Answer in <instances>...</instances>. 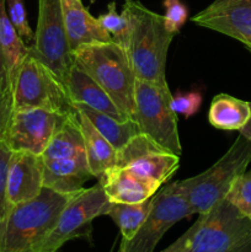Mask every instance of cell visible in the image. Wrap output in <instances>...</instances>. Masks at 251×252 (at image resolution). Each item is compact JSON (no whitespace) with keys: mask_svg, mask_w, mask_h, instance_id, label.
Here are the masks:
<instances>
[{"mask_svg":"<svg viewBox=\"0 0 251 252\" xmlns=\"http://www.w3.org/2000/svg\"><path fill=\"white\" fill-rule=\"evenodd\" d=\"M123 9L130 21L126 52L138 80L167 85L166 58L175 34L164 25V17L138 0H126Z\"/></svg>","mask_w":251,"mask_h":252,"instance_id":"cell-1","label":"cell"},{"mask_svg":"<svg viewBox=\"0 0 251 252\" xmlns=\"http://www.w3.org/2000/svg\"><path fill=\"white\" fill-rule=\"evenodd\" d=\"M73 194L43 187L36 198L12 206L2 234L0 252H39Z\"/></svg>","mask_w":251,"mask_h":252,"instance_id":"cell-2","label":"cell"},{"mask_svg":"<svg viewBox=\"0 0 251 252\" xmlns=\"http://www.w3.org/2000/svg\"><path fill=\"white\" fill-rule=\"evenodd\" d=\"M74 64L89 74L113 102L134 120L135 81L128 54L116 42H98L73 51Z\"/></svg>","mask_w":251,"mask_h":252,"instance_id":"cell-3","label":"cell"},{"mask_svg":"<svg viewBox=\"0 0 251 252\" xmlns=\"http://www.w3.org/2000/svg\"><path fill=\"white\" fill-rule=\"evenodd\" d=\"M251 162V142L239 135L228 152L202 174L182 180L194 214H206L228 194L234 181Z\"/></svg>","mask_w":251,"mask_h":252,"instance_id":"cell-4","label":"cell"},{"mask_svg":"<svg viewBox=\"0 0 251 252\" xmlns=\"http://www.w3.org/2000/svg\"><path fill=\"white\" fill-rule=\"evenodd\" d=\"M11 89L14 111L29 108L61 113L75 111L65 84L30 51L12 79Z\"/></svg>","mask_w":251,"mask_h":252,"instance_id":"cell-5","label":"cell"},{"mask_svg":"<svg viewBox=\"0 0 251 252\" xmlns=\"http://www.w3.org/2000/svg\"><path fill=\"white\" fill-rule=\"evenodd\" d=\"M172 94L167 85L135 81L134 120L143 134L164 149L181 157L182 147L177 129V116L171 107Z\"/></svg>","mask_w":251,"mask_h":252,"instance_id":"cell-6","label":"cell"},{"mask_svg":"<svg viewBox=\"0 0 251 252\" xmlns=\"http://www.w3.org/2000/svg\"><path fill=\"white\" fill-rule=\"evenodd\" d=\"M192 214L194 212L181 181L167 185L154 194V204L149 216L132 240H122L120 252H154L165 233Z\"/></svg>","mask_w":251,"mask_h":252,"instance_id":"cell-7","label":"cell"},{"mask_svg":"<svg viewBox=\"0 0 251 252\" xmlns=\"http://www.w3.org/2000/svg\"><path fill=\"white\" fill-rule=\"evenodd\" d=\"M29 51L65 84L74 58L66 37L61 0H38V21Z\"/></svg>","mask_w":251,"mask_h":252,"instance_id":"cell-8","label":"cell"},{"mask_svg":"<svg viewBox=\"0 0 251 252\" xmlns=\"http://www.w3.org/2000/svg\"><path fill=\"white\" fill-rule=\"evenodd\" d=\"M198 216L201 224L187 252H229L251 239V220L226 198Z\"/></svg>","mask_w":251,"mask_h":252,"instance_id":"cell-9","label":"cell"},{"mask_svg":"<svg viewBox=\"0 0 251 252\" xmlns=\"http://www.w3.org/2000/svg\"><path fill=\"white\" fill-rule=\"evenodd\" d=\"M111 204L100 182L76 192L63 208L57 225L42 244L39 252H58L66 241L86 235V226H90L97 217L106 216Z\"/></svg>","mask_w":251,"mask_h":252,"instance_id":"cell-10","label":"cell"},{"mask_svg":"<svg viewBox=\"0 0 251 252\" xmlns=\"http://www.w3.org/2000/svg\"><path fill=\"white\" fill-rule=\"evenodd\" d=\"M180 157L164 149L148 135H135L117 150L116 166L129 170L137 176L157 185H164L174 176Z\"/></svg>","mask_w":251,"mask_h":252,"instance_id":"cell-11","label":"cell"},{"mask_svg":"<svg viewBox=\"0 0 251 252\" xmlns=\"http://www.w3.org/2000/svg\"><path fill=\"white\" fill-rule=\"evenodd\" d=\"M70 113L53 112L43 108L14 111L6 144L11 152L25 150L41 157Z\"/></svg>","mask_w":251,"mask_h":252,"instance_id":"cell-12","label":"cell"},{"mask_svg":"<svg viewBox=\"0 0 251 252\" xmlns=\"http://www.w3.org/2000/svg\"><path fill=\"white\" fill-rule=\"evenodd\" d=\"M191 21L231 37L251 51V0H214Z\"/></svg>","mask_w":251,"mask_h":252,"instance_id":"cell-13","label":"cell"},{"mask_svg":"<svg viewBox=\"0 0 251 252\" xmlns=\"http://www.w3.org/2000/svg\"><path fill=\"white\" fill-rule=\"evenodd\" d=\"M43 159L33 153L12 152L7 170L10 206L36 198L43 189Z\"/></svg>","mask_w":251,"mask_h":252,"instance_id":"cell-14","label":"cell"},{"mask_svg":"<svg viewBox=\"0 0 251 252\" xmlns=\"http://www.w3.org/2000/svg\"><path fill=\"white\" fill-rule=\"evenodd\" d=\"M98 182L111 203H142L152 198L159 189L160 185L137 176L123 167L107 170Z\"/></svg>","mask_w":251,"mask_h":252,"instance_id":"cell-15","label":"cell"},{"mask_svg":"<svg viewBox=\"0 0 251 252\" xmlns=\"http://www.w3.org/2000/svg\"><path fill=\"white\" fill-rule=\"evenodd\" d=\"M65 85L74 105H85L120 121L129 118L113 102L108 94L76 64L69 70Z\"/></svg>","mask_w":251,"mask_h":252,"instance_id":"cell-16","label":"cell"},{"mask_svg":"<svg viewBox=\"0 0 251 252\" xmlns=\"http://www.w3.org/2000/svg\"><path fill=\"white\" fill-rule=\"evenodd\" d=\"M64 26L69 47L73 51L85 44L112 42L110 34L101 27L97 19L83 5L81 0H61Z\"/></svg>","mask_w":251,"mask_h":252,"instance_id":"cell-17","label":"cell"},{"mask_svg":"<svg viewBox=\"0 0 251 252\" xmlns=\"http://www.w3.org/2000/svg\"><path fill=\"white\" fill-rule=\"evenodd\" d=\"M91 177L86 155L68 159H43V186L57 192L76 193Z\"/></svg>","mask_w":251,"mask_h":252,"instance_id":"cell-18","label":"cell"},{"mask_svg":"<svg viewBox=\"0 0 251 252\" xmlns=\"http://www.w3.org/2000/svg\"><path fill=\"white\" fill-rule=\"evenodd\" d=\"M78 113L89 169L93 177L100 179L107 170L116 166L117 152L111 143L102 134H100V132L94 127L85 115L79 111Z\"/></svg>","mask_w":251,"mask_h":252,"instance_id":"cell-19","label":"cell"},{"mask_svg":"<svg viewBox=\"0 0 251 252\" xmlns=\"http://www.w3.org/2000/svg\"><path fill=\"white\" fill-rule=\"evenodd\" d=\"M251 117V106L228 94H218L211 102L208 121L214 128L223 130H240Z\"/></svg>","mask_w":251,"mask_h":252,"instance_id":"cell-20","label":"cell"},{"mask_svg":"<svg viewBox=\"0 0 251 252\" xmlns=\"http://www.w3.org/2000/svg\"><path fill=\"white\" fill-rule=\"evenodd\" d=\"M74 107L88 117L100 134H102L111 143L116 152L125 147L132 138L142 133L139 125L133 118L120 121L85 105H74Z\"/></svg>","mask_w":251,"mask_h":252,"instance_id":"cell-21","label":"cell"},{"mask_svg":"<svg viewBox=\"0 0 251 252\" xmlns=\"http://www.w3.org/2000/svg\"><path fill=\"white\" fill-rule=\"evenodd\" d=\"M85 155V145L78 111L71 112L61 129L54 134L41 155L44 160L68 159Z\"/></svg>","mask_w":251,"mask_h":252,"instance_id":"cell-22","label":"cell"},{"mask_svg":"<svg viewBox=\"0 0 251 252\" xmlns=\"http://www.w3.org/2000/svg\"><path fill=\"white\" fill-rule=\"evenodd\" d=\"M0 47L6 64L9 80L11 83L17 69L29 53V46L25 44L22 37L10 21L6 0H0Z\"/></svg>","mask_w":251,"mask_h":252,"instance_id":"cell-23","label":"cell"},{"mask_svg":"<svg viewBox=\"0 0 251 252\" xmlns=\"http://www.w3.org/2000/svg\"><path fill=\"white\" fill-rule=\"evenodd\" d=\"M154 204V196L142 203H112L106 216L111 217L122 234V240L129 241L142 228Z\"/></svg>","mask_w":251,"mask_h":252,"instance_id":"cell-24","label":"cell"},{"mask_svg":"<svg viewBox=\"0 0 251 252\" xmlns=\"http://www.w3.org/2000/svg\"><path fill=\"white\" fill-rule=\"evenodd\" d=\"M97 21L101 27L110 34L113 42L120 44L125 49L127 48L130 32V21L125 9L121 14H118L116 10V2H110L107 12L100 15L97 17Z\"/></svg>","mask_w":251,"mask_h":252,"instance_id":"cell-25","label":"cell"},{"mask_svg":"<svg viewBox=\"0 0 251 252\" xmlns=\"http://www.w3.org/2000/svg\"><path fill=\"white\" fill-rule=\"evenodd\" d=\"M225 198L251 220V169L245 170L234 181Z\"/></svg>","mask_w":251,"mask_h":252,"instance_id":"cell-26","label":"cell"},{"mask_svg":"<svg viewBox=\"0 0 251 252\" xmlns=\"http://www.w3.org/2000/svg\"><path fill=\"white\" fill-rule=\"evenodd\" d=\"M11 149L6 142L0 143V244H1L2 234L6 225L11 206L7 199V170H9Z\"/></svg>","mask_w":251,"mask_h":252,"instance_id":"cell-27","label":"cell"},{"mask_svg":"<svg viewBox=\"0 0 251 252\" xmlns=\"http://www.w3.org/2000/svg\"><path fill=\"white\" fill-rule=\"evenodd\" d=\"M203 97L201 91H179L171 98V107L176 115H182L186 118L196 115L201 108Z\"/></svg>","mask_w":251,"mask_h":252,"instance_id":"cell-28","label":"cell"},{"mask_svg":"<svg viewBox=\"0 0 251 252\" xmlns=\"http://www.w3.org/2000/svg\"><path fill=\"white\" fill-rule=\"evenodd\" d=\"M7 4V15L10 21L12 22L16 31L19 32L22 39L27 41L29 43L33 42L34 33L30 27L29 20H27L26 9H25L24 0H6Z\"/></svg>","mask_w":251,"mask_h":252,"instance_id":"cell-29","label":"cell"},{"mask_svg":"<svg viewBox=\"0 0 251 252\" xmlns=\"http://www.w3.org/2000/svg\"><path fill=\"white\" fill-rule=\"evenodd\" d=\"M165 29L172 34H176L181 30L188 17V9L181 0H164Z\"/></svg>","mask_w":251,"mask_h":252,"instance_id":"cell-30","label":"cell"},{"mask_svg":"<svg viewBox=\"0 0 251 252\" xmlns=\"http://www.w3.org/2000/svg\"><path fill=\"white\" fill-rule=\"evenodd\" d=\"M14 113L11 86L0 84V143L6 142L7 130Z\"/></svg>","mask_w":251,"mask_h":252,"instance_id":"cell-31","label":"cell"},{"mask_svg":"<svg viewBox=\"0 0 251 252\" xmlns=\"http://www.w3.org/2000/svg\"><path fill=\"white\" fill-rule=\"evenodd\" d=\"M199 224H201V216H198V219L194 221L193 225L188 229L185 234H182L174 244L169 246L167 249L162 250L161 252H187L189 245L192 243V239H193L194 234H196L197 229H198Z\"/></svg>","mask_w":251,"mask_h":252,"instance_id":"cell-32","label":"cell"},{"mask_svg":"<svg viewBox=\"0 0 251 252\" xmlns=\"http://www.w3.org/2000/svg\"><path fill=\"white\" fill-rule=\"evenodd\" d=\"M0 84H2V85L11 86V83H10V80H9V75H7L6 64H5L4 56H2L1 47H0Z\"/></svg>","mask_w":251,"mask_h":252,"instance_id":"cell-33","label":"cell"},{"mask_svg":"<svg viewBox=\"0 0 251 252\" xmlns=\"http://www.w3.org/2000/svg\"><path fill=\"white\" fill-rule=\"evenodd\" d=\"M250 106H251V102H250ZM239 132H240L241 135H244L245 138H248V139L251 142V117H250V120H249V122L246 123V125L244 126L240 130H239Z\"/></svg>","mask_w":251,"mask_h":252,"instance_id":"cell-34","label":"cell"},{"mask_svg":"<svg viewBox=\"0 0 251 252\" xmlns=\"http://www.w3.org/2000/svg\"><path fill=\"white\" fill-rule=\"evenodd\" d=\"M229 252H251V239L241 244V245L236 246L235 249H233V250Z\"/></svg>","mask_w":251,"mask_h":252,"instance_id":"cell-35","label":"cell"},{"mask_svg":"<svg viewBox=\"0 0 251 252\" xmlns=\"http://www.w3.org/2000/svg\"><path fill=\"white\" fill-rule=\"evenodd\" d=\"M91 1H95V0H91Z\"/></svg>","mask_w":251,"mask_h":252,"instance_id":"cell-36","label":"cell"},{"mask_svg":"<svg viewBox=\"0 0 251 252\" xmlns=\"http://www.w3.org/2000/svg\"><path fill=\"white\" fill-rule=\"evenodd\" d=\"M250 52H251V51H250Z\"/></svg>","mask_w":251,"mask_h":252,"instance_id":"cell-37","label":"cell"}]
</instances>
